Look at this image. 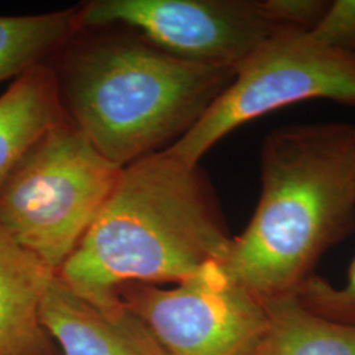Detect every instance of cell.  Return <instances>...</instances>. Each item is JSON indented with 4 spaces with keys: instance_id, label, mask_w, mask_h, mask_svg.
<instances>
[{
    "instance_id": "4fadbf2b",
    "label": "cell",
    "mask_w": 355,
    "mask_h": 355,
    "mask_svg": "<svg viewBox=\"0 0 355 355\" xmlns=\"http://www.w3.org/2000/svg\"><path fill=\"white\" fill-rule=\"evenodd\" d=\"M297 300L306 309L331 321L355 325V258L343 286L313 275L297 293Z\"/></svg>"
},
{
    "instance_id": "277c9868",
    "label": "cell",
    "mask_w": 355,
    "mask_h": 355,
    "mask_svg": "<svg viewBox=\"0 0 355 355\" xmlns=\"http://www.w3.org/2000/svg\"><path fill=\"white\" fill-rule=\"evenodd\" d=\"M121 168L66 117L0 182V224L57 272L101 212Z\"/></svg>"
},
{
    "instance_id": "3957f363",
    "label": "cell",
    "mask_w": 355,
    "mask_h": 355,
    "mask_svg": "<svg viewBox=\"0 0 355 355\" xmlns=\"http://www.w3.org/2000/svg\"><path fill=\"white\" fill-rule=\"evenodd\" d=\"M234 76L120 37L78 46L57 73L67 119L120 167L183 137Z\"/></svg>"
},
{
    "instance_id": "9c48e42d",
    "label": "cell",
    "mask_w": 355,
    "mask_h": 355,
    "mask_svg": "<svg viewBox=\"0 0 355 355\" xmlns=\"http://www.w3.org/2000/svg\"><path fill=\"white\" fill-rule=\"evenodd\" d=\"M55 274L0 224V355H61L41 316Z\"/></svg>"
},
{
    "instance_id": "7a4b0ae2",
    "label": "cell",
    "mask_w": 355,
    "mask_h": 355,
    "mask_svg": "<svg viewBox=\"0 0 355 355\" xmlns=\"http://www.w3.org/2000/svg\"><path fill=\"white\" fill-rule=\"evenodd\" d=\"M233 237L200 167L166 149L124 166L101 212L57 271L95 304L130 283H180L223 263Z\"/></svg>"
},
{
    "instance_id": "30bf717a",
    "label": "cell",
    "mask_w": 355,
    "mask_h": 355,
    "mask_svg": "<svg viewBox=\"0 0 355 355\" xmlns=\"http://www.w3.org/2000/svg\"><path fill=\"white\" fill-rule=\"evenodd\" d=\"M58 76L41 64L16 78L0 95V182L23 154L64 120Z\"/></svg>"
},
{
    "instance_id": "5b68a950",
    "label": "cell",
    "mask_w": 355,
    "mask_h": 355,
    "mask_svg": "<svg viewBox=\"0 0 355 355\" xmlns=\"http://www.w3.org/2000/svg\"><path fill=\"white\" fill-rule=\"evenodd\" d=\"M313 99L355 105V54L331 49L309 32L283 29L243 60L202 119L166 150L198 166L234 129L286 105Z\"/></svg>"
},
{
    "instance_id": "9a60e30c",
    "label": "cell",
    "mask_w": 355,
    "mask_h": 355,
    "mask_svg": "<svg viewBox=\"0 0 355 355\" xmlns=\"http://www.w3.org/2000/svg\"><path fill=\"white\" fill-rule=\"evenodd\" d=\"M328 0H261L267 17L282 29L311 32L327 12Z\"/></svg>"
},
{
    "instance_id": "5bb4252c",
    "label": "cell",
    "mask_w": 355,
    "mask_h": 355,
    "mask_svg": "<svg viewBox=\"0 0 355 355\" xmlns=\"http://www.w3.org/2000/svg\"><path fill=\"white\" fill-rule=\"evenodd\" d=\"M331 49L355 54V0H334L309 32Z\"/></svg>"
},
{
    "instance_id": "8992f818",
    "label": "cell",
    "mask_w": 355,
    "mask_h": 355,
    "mask_svg": "<svg viewBox=\"0 0 355 355\" xmlns=\"http://www.w3.org/2000/svg\"><path fill=\"white\" fill-rule=\"evenodd\" d=\"M117 295L167 355H263L266 306L211 262L173 288L130 283Z\"/></svg>"
},
{
    "instance_id": "52a82bcc",
    "label": "cell",
    "mask_w": 355,
    "mask_h": 355,
    "mask_svg": "<svg viewBox=\"0 0 355 355\" xmlns=\"http://www.w3.org/2000/svg\"><path fill=\"white\" fill-rule=\"evenodd\" d=\"M79 24L128 26L177 58L234 70L283 31L261 0H92L79 7Z\"/></svg>"
},
{
    "instance_id": "ba28073f",
    "label": "cell",
    "mask_w": 355,
    "mask_h": 355,
    "mask_svg": "<svg viewBox=\"0 0 355 355\" xmlns=\"http://www.w3.org/2000/svg\"><path fill=\"white\" fill-rule=\"evenodd\" d=\"M42 321L61 355H167L124 303L95 304L55 274L44 297Z\"/></svg>"
},
{
    "instance_id": "7c38bea8",
    "label": "cell",
    "mask_w": 355,
    "mask_h": 355,
    "mask_svg": "<svg viewBox=\"0 0 355 355\" xmlns=\"http://www.w3.org/2000/svg\"><path fill=\"white\" fill-rule=\"evenodd\" d=\"M265 306L270 328L263 355H355V325L318 316L296 296Z\"/></svg>"
},
{
    "instance_id": "6da1fadb",
    "label": "cell",
    "mask_w": 355,
    "mask_h": 355,
    "mask_svg": "<svg viewBox=\"0 0 355 355\" xmlns=\"http://www.w3.org/2000/svg\"><path fill=\"white\" fill-rule=\"evenodd\" d=\"M261 192L221 263L262 304L297 296L322 255L355 232V125L272 130L261 149Z\"/></svg>"
},
{
    "instance_id": "8fae6325",
    "label": "cell",
    "mask_w": 355,
    "mask_h": 355,
    "mask_svg": "<svg viewBox=\"0 0 355 355\" xmlns=\"http://www.w3.org/2000/svg\"><path fill=\"white\" fill-rule=\"evenodd\" d=\"M79 7L55 12L0 16V83L46 64L80 31Z\"/></svg>"
}]
</instances>
